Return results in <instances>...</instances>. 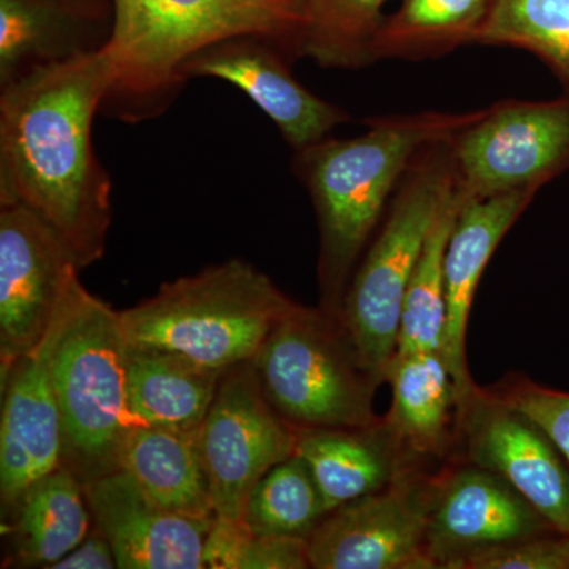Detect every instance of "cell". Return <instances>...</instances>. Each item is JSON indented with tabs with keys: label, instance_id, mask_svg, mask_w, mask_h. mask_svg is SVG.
Returning a JSON list of instances; mask_svg holds the SVG:
<instances>
[{
	"label": "cell",
	"instance_id": "obj_30",
	"mask_svg": "<svg viewBox=\"0 0 569 569\" xmlns=\"http://www.w3.org/2000/svg\"><path fill=\"white\" fill-rule=\"evenodd\" d=\"M488 389L501 402L533 419L569 466V391L546 387L519 373H511Z\"/></svg>",
	"mask_w": 569,
	"mask_h": 569
},
{
	"label": "cell",
	"instance_id": "obj_7",
	"mask_svg": "<svg viewBox=\"0 0 569 569\" xmlns=\"http://www.w3.org/2000/svg\"><path fill=\"white\" fill-rule=\"evenodd\" d=\"M269 406L296 430L377 422V389L346 329L325 310L299 306L272 329L252 359Z\"/></svg>",
	"mask_w": 569,
	"mask_h": 569
},
{
	"label": "cell",
	"instance_id": "obj_28",
	"mask_svg": "<svg viewBox=\"0 0 569 569\" xmlns=\"http://www.w3.org/2000/svg\"><path fill=\"white\" fill-rule=\"evenodd\" d=\"M473 43L531 52L569 92V0H496Z\"/></svg>",
	"mask_w": 569,
	"mask_h": 569
},
{
	"label": "cell",
	"instance_id": "obj_10",
	"mask_svg": "<svg viewBox=\"0 0 569 569\" xmlns=\"http://www.w3.org/2000/svg\"><path fill=\"white\" fill-rule=\"evenodd\" d=\"M198 438L216 519L241 523L258 481L296 455L298 430L269 406L249 361L224 372Z\"/></svg>",
	"mask_w": 569,
	"mask_h": 569
},
{
	"label": "cell",
	"instance_id": "obj_29",
	"mask_svg": "<svg viewBox=\"0 0 569 569\" xmlns=\"http://www.w3.org/2000/svg\"><path fill=\"white\" fill-rule=\"evenodd\" d=\"M204 563L211 569L310 568L307 539L257 535L242 523L217 519L206 541Z\"/></svg>",
	"mask_w": 569,
	"mask_h": 569
},
{
	"label": "cell",
	"instance_id": "obj_12",
	"mask_svg": "<svg viewBox=\"0 0 569 569\" xmlns=\"http://www.w3.org/2000/svg\"><path fill=\"white\" fill-rule=\"evenodd\" d=\"M80 271L70 247L39 213L0 204V373L43 340Z\"/></svg>",
	"mask_w": 569,
	"mask_h": 569
},
{
	"label": "cell",
	"instance_id": "obj_20",
	"mask_svg": "<svg viewBox=\"0 0 569 569\" xmlns=\"http://www.w3.org/2000/svg\"><path fill=\"white\" fill-rule=\"evenodd\" d=\"M198 433L133 426L119 448L118 468L168 511L193 519H216Z\"/></svg>",
	"mask_w": 569,
	"mask_h": 569
},
{
	"label": "cell",
	"instance_id": "obj_18",
	"mask_svg": "<svg viewBox=\"0 0 569 569\" xmlns=\"http://www.w3.org/2000/svg\"><path fill=\"white\" fill-rule=\"evenodd\" d=\"M296 455L312 471L326 512L387 488L425 462L385 417L365 427L298 430Z\"/></svg>",
	"mask_w": 569,
	"mask_h": 569
},
{
	"label": "cell",
	"instance_id": "obj_4",
	"mask_svg": "<svg viewBox=\"0 0 569 569\" xmlns=\"http://www.w3.org/2000/svg\"><path fill=\"white\" fill-rule=\"evenodd\" d=\"M301 305L241 258L164 282L156 295L119 310L130 346L171 351L227 372L252 361L284 317Z\"/></svg>",
	"mask_w": 569,
	"mask_h": 569
},
{
	"label": "cell",
	"instance_id": "obj_13",
	"mask_svg": "<svg viewBox=\"0 0 569 569\" xmlns=\"http://www.w3.org/2000/svg\"><path fill=\"white\" fill-rule=\"evenodd\" d=\"M80 274L71 279L58 316L43 340L2 378L0 503L2 522L13 516L26 490L61 467L62 422L52 383V353L69 318Z\"/></svg>",
	"mask_w": 569,
	"mask_h": 569
},
{
	"label": "cell",
	"instance_id": "obj_31",
	"mask_svg": "<svg viewBox=\"0 0 569 569\" xmlns=\"http://www.w3.org/2000/svg\"><path fill=\"white\" fill-rule=\"evenodd\" d=\"M455 569H569V535L552 533L479 550Z\"/></svg>",
	"mask_w": 569,
	"mask_h": 569
},
{
	"label": "cell",
	"instance_id": "obj_26",
	"mask_svg": "<svg viewBox=\"0 0 569 569\" xmlns=\"http://www.w3.org/2000/svg\"><path fill=\"white\" fill-rule=\"evenodd\" d=\"M388 0H305L306 28L296 56L323 69H365L376 62L373 43Z\"/></svg>",
	"mask_w": 569,
	"mask_h": 569
},
{
	"label": "cell",
	"instance_id": "obj_1",
	"mask_svg": "<svg viewBox=\"0 0 569 569\" xmlns=\"http://www.w3.org/2000/svg\"><path fill=\"white\" fill-rule=\"evenodd\" d=\"M110 78L100 50L0 88V204L39 213L80 269L103 257L111 227V178L92 141Z\"/></svg>",
	"mask_w": 569,
	"mask_h": 569
},
{
	"label": "cell",
	"instance_id": "obj_11",
	"mask_svg": "<svg viewBox=\"0 0 569 569\" xmlns=\"http://www.w3.org/2000/svg\"><path fill=\"white\" fill-rule=\"evenodd\" d=\"M455 449L470 466L507 481L553 529L569 535V466L533 419L475 385L458 407Z\"/></svg>",
	"mask_w": 569,
	"mask_h": 569
},
{
	"label": "cell",
	"instance_id": "obj_32",
	"mask_svg": "<svg viewBox=\"0 0 569 569\" xmlns=\"http://www.w3.org/2000/svg\"><path fill=\"white\" fill-rule=\"evenodd\" d=\"M118 568L114 550L102 531L93 527L80 545L51 569H114Z\"/></svg>",
	"mask_w": 569,
	"mask_h": 569
},
{
	"label": "cell",
	"instance_id": "obj_19",
	"mask_svg": "<svg viewBox=\"0 0 569 569\" xmlns=\"http://www.w3.org/2000/svg\"><path fill=\"white\" fill-rule=\"evenodd\" d=\"M112 11L67 0H0V88L22 74L103 50Z\"/></svg>",
	"mask_w": 569,
	"mask_h": 569
},
{
	"label": "cell",
	"instance_id": "obj_15",
	"mask_svg": "<svg viewBox=\"0 0 569 569\" xmlns=\"http://www.w3.org/2000/svg\"><path fill=\"white\" fill-rule=\"evenodd\" d=\"M291 58L269 39L238 36L209 44L182 66V78H217L236 86L276 123L283 140L305 149L350 121L342 108L325 102L291 73Z\"/></svg>",
	"mask_w": 569,
	"mask_h": 569
},
{
	"label": "cell",
	"instance_id": "obj_22",
	"mask_svg": "<svg viewBox=\"0 0 569 569\" xmlns=\"http://www.w3.org/2000/svg\"><path fill=\"white\" fill-rule=\"evenodd\" d=\"M223 376L160 348H127V395L137 425L200 432Z\"/></svg>",
	"mask_w": 569,
	"mask_h": 569
},
{
	"label": "cell",
	"instance_id": "obj_25",
	"mask_svg": "<svg viewBox=\"0 0 569 569\" xmlns=\"http://www.w3.org/2000/svg\"><path fill=\"white\" fill-rule=\"evenodd\" d=\"M460 206L455 189L449 192L430 230L417 268L408 283L399 343L396 355L440 351L447 328V293H445V253Z\"/></svg>",
	"mask_w": 569,
	"mask_h": 569
},
{
	"label": "cell",
	"instance_id": "obj_3",
	"mask_svg": "<svg viewBox=\"0 0 569 569\" xmlns=\"http://www.w3.org/2000/svg\"><path fill=\"white\" fill-rule=\"evenodd\" d=\"M104 44L110 88L100 112L137 123L160 118L182 92V66L217 41L257 36L291 59L305 31V0H111Z\"/></svg>",
	"mask_w": 569,
	"mask_h": 569
},
{
	"label": "cell",
	"instance_id": "obj_23",
	"mask_svg": "<svg viewBox=\"0 0 569 569\" xmlns=\"http://www.w3.org/2000/svg\"><path fill=\"white\" fill-rule=\"evenodd\" d=\"M388 381L392 403L387 421L418 459L451 456L458 391L440 351L396 355Z\"/></svg>",
	"mask_w": 569,
	"mask_h": 569
},
{
	"label": "cell",
	"instance_id": "obj_27",
	"mask_svg": "<svg viewBox=\"0 0 569 569\" xmlns=\"http://www.w3.org/2000/svg\"><path fill=\"white\" fill-rule=\"evenodd\" d=\"M326 515L312 471L295 455L258 481L247 498L241 523L257 535L309 539Z\"/></svg>",
	"mask_w": 569,
	"mask_h": 569
},
{
	"label": "cell",
	"instance_id": "obj_16",
	"mask_svg": "<svg viewBox=\"0 0 569 569\" xmlns=\"http://www.w3.org/2000/svg\"><path fill=\"white\" fill-rule=\"evenodd\" d=\"M93 527L114 550L119 569H203L216 519H193L160 507L126 471L84 486Z\"/></svg>",
	"mask_w": 569,
	"mask_h": 569
},
{
	"label": "cell",
	"instance_id": "obj_9",
	"mask_svg": "<svg viewBox=\"0 0 569 569\" xmlns=\"http://www.w3.org/2000/svg\"><path fill=\"white\" fill-rule=\"evenodd\" d=\"M437 473L411 467L387 488L332 509L307 539L313 569H436L427 526Z\"/></svg>",
	"mask_w": 569,
	"mask_h": 569
},
{
	"label": "cell",
	"instance_id": "obj_33",
	"mask_svg": "<svg viewBox=\"0 0 569 569\" xmlns=\"http://www.w3.org/2000/svg\"><path fill=\"white\" fill-rule=\"evenodd\" d=\"M67 2L74 3V6L84 7V9L108 11L107 6H104V0H67Z\"/></svg>",
	"mask_w": 569,
	"mask_h": 569
},
{
	"label": "cell",
	"instance_id": "obj_14",
	"mask_svg": "<svg viewBox=\"0 0 569 569\" xmlns=\"http://www.w3.org/2000/svg\"><path fill=\"white\" fill-rule=\"evenodd\" d=\"M552 533L560 531L497 475L467 462L438 471L427 526L433 568L455 569L479 550Z\"/></svg>",
	"mask_w": 569,
	"mask_h": 569
},
{
	"label": "cell",
	"instance_id": "obj_24",
	"mask_svg": "<svg viewBox=\"0 0 569 569\" xmlns=\"http://www.w3.org/2000/svg\"><path fill=\"white\" fill-rule=\"evenodd\" d=\"M496 0H402L385 18L373 43V58H437L473 43Z\"/></svg>",
	"mask_w": 569,
	"mask_h": 569
},
{
	"label": "cell",
	"instance_id": "obj_8",
	"mask_svg": "<svg viewBox=\"0 0 569 569\" xmlns=\"http://www.w3.org/2000/svg\"><path fill=\"white\" fill-rule=\"evenodd\" d=\"M449 148L462 200L538 192L569 170V92L548 102L508 100L482 108Z\"/></svg>",
	"mask_w": 569,
	"mask_h": 569
},
{
	"label": "cell",
	"instance_id": "obj_5",
	"mask_svg": "<svg viewBox=\"0 0 569 569\" xmlns=\"http://www.w3.org/2000/svg\"><path fill=\"white\" fill-rule=\"evenodd\" d=\"M449 141L429 146L411 163L340 306V323L378 387L387 383L396 358L408 283L441 204L455 189Z\"/></svg>",
	"mask_w": 569,
	"mask_h": 569
},
{
	"label": "cell",
	"instance_id": "obj_2",
	"mask_svg": "<svg viewBox=\"0 0 569 569\" xmlns=\"http://www.w3.org/2000/svg\"><path fill=\"white\" fill-rule=\"evenodd\" d=\"M479 114L481 110L426 111L372 118L367 119V132L359 137H326L295 151V173L316 208L320 309L328 316L339 320L359 258L415 159L429 146L452 140Z\"/></svg>",
	"mask_w": 569,
	"mask_h": 569
},
{
	"label": "cell",
	"instance_id": "obj_17",
	"mask_svg": "<svg viewBox=\"0 0 569 569\" xmlns=\"http://www.w3.org/2000/svg\"><path fill=\"white\" fill-rule=\"evenodd\" d=\"M538 192L516 190L482 200H462L445 253L447 328L443 355L456 391L458 407L475 387L467 365V326L479 280L501 239L518 222Z\"/></svg>",
	"mask_w": 569,
	"mask_h": 569
},
{
	"label": "cell",
	"instance_id": "obj_21",
	"mask_svg": "<svg viewBox=\"0 0 569 569\" xmlns=\"http://www.w3.org/2000/svg\"><path fill=\"white\" fill-rule=\"evenodd\" d=\"M92 529L84 486L67 468L59 467L33 482L13 516L2 522L10 541L3 567L51 569Z\"/></svg>",
	"mask_w": 569,
	"mask_h": 569
},
{
	"label": "cell",
	"instance_id": "obj_6",
	"mask_svg": "<svg viewBox=\"0 0 569 569\" xmlns=\"http://www.w3.org/2000/svg\"><path fill=\"white\" fill-rule=\"evenodd\" d=\"M127 348L119 310L81 283L52 353V383L61 411V467L82 486L119 470V448L137 426L127 395Z\"/></svg>",
	"mask_w": 569,
	"mask_h": 569
}]
</instances>
